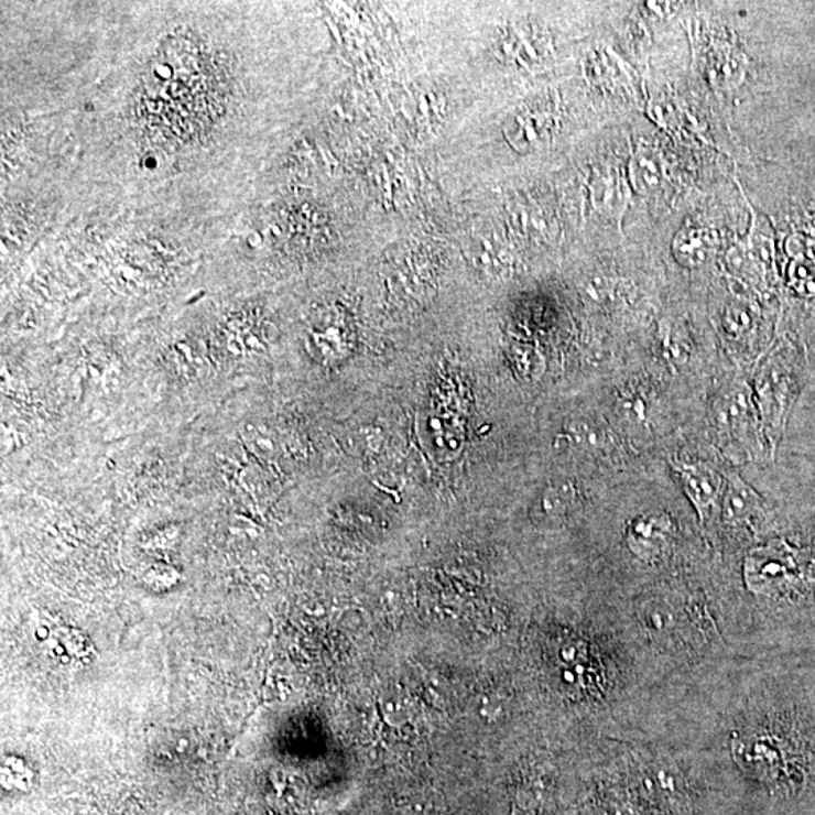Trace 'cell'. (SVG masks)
Here are the masks:
<instances>
[{
  "instance_id": "1",
  "label": "cell",
  "mask_w": 815,
  "mask_h": 815,
  "mask_svg": "<svg viewBox=\"0 0 815 815\" xmlns=\"http://www.w3.org/2000/svg\"><path fill=\"white\" fill-rule=\"evenodd\" d=\"M713 427L722 444L727 446L737 444L741 450L749 454L756 419L749 390L745 385L734 384L719 394L713 405Z\"/></svg>"
},
{
  "instance_id": "2",
  "label": "cell",
  "mask_w": 815,
  "mask_h": 815,
  "mask_svg": "<svg viewBox=\"0 0 815 815\" xmlns=\"http://www.w3.org/2000/svg\"><path fill=\"white\" fill-rule=\"evenodd\" d=\"M674 468L682 479L688 499L698 511L700 521L705 523L722 504L725 488H727L722 476L704 463H674Z\"/></svg>"
},
{
  "instance_id": "3",
  "label": "cell",
  "mask_w": 815,
  "mask_h": 815,
  "mask_svg": "<svg viewBox=\"0 0 815 815\" xmlns=\"http://www.w3.org/2000/svg\"><path fill=\"white\" fill-rule=\"evenodd\" d=\"M671 520L663 513H651L635 519L629 530V545L639 557L651 561L659 556L671 533Z\"/></svg>"
},
{
  "instance_id": "4",
  "label": "cell",
  "mask_w": 815,
  "mask_h": 815,
  "mask_svg": "<svg viewBox=\"0 0 815 815\" xmlns=\"http://www.w3.org/2000/svg\"><path fill=\"white\" fill-rule=\"evenodd\" d=\"M722 508L725 519L734 524H751L763 513L760 497L737 472H729Z\"/></svg>"
}]
</instances>
